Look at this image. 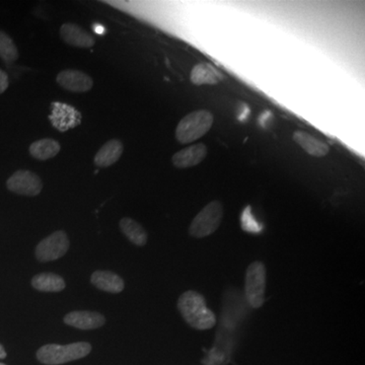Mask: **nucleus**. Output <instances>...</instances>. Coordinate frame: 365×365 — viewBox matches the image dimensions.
I'll return each instance as SVG.
<instances>
[{"label":"nucleus","mask_w":365,"mask_h":365,"mask_svg":"<svg viewBox=\"0 0 365 365\" xmlns=\"http://www.w3.org/2000/svg\"><path fill=\"white\" fill-rule=\"evenodd\" d=\"M178 309L186 323L196 330H209L216 325L215 313L208 309L203 295L194 290H188L179 297Z\"/></svg>","instance_id":"obj_1"},{"label":"nucleus","mask_w":365,"mask_h":365,"mask_svg":"<svg viewBox=\"0 0 365 365\" xmlns=\"http://www.w3.org/2000/svg\"><path fill=\"white\" fill-rule=\"evenodd\" d=\"M91 345L88 342H76L67 345L47 344L37 351V359L46 365H60L88 356Z\"/></svg>","instance_id":"obj_2"},{"label":"nucleus","mask_w":365,"mask_h":365,"mask_svg":"<svg viewBox=\"0 0 365 365\" xmlns=\"http://www.w3.org/2000/svg\"><path fill=\"white\" fill-rule=\"evenodd\" d=\"M215 123V116L207 110H198L186 115L176 128V138L180 143L188 144L207 134Z\"/></svg>","instance_id":"obj_3"},{"label":"nucleus","mask_w":365,"mask_h":365,"mask_svg":"<svg viewBox=\"0 0 365 365\" xmlns=\"http://www.w3.org/2000/svg\"><path fill=\"white\" fill-rule=\"evenodd\" d=\"M223 206L220 201H211L195 216L189 227V234L196 239L212 235L222 225Z\"/></svg>","instance_id":"obj_4"},{"label":"nucleus","mask_w":365,"mask_h":365,"mask_svg":"<svg viewBox=\"0 0 365 365\" xmlns=\"http://www.w3.org/2000/svg\"><path fill=\"white\" fill-rule=\"evenodd\" d=\"M266 267L262 262H253L246 271L245 292L250 307L259 309L265 302Z\"/></svg>","instance_id":"obj_5"},{"label":"nucleus","mask_w":365,"mask_h":365,"mask_svg":"<svg viewBox=\"0 0 365 365\" xmlns=\"http://www.w3.org/2000/svg\"><path fill=\"white\" fill-rule=\"evenodd\" d=\"M69 249V240L66 232L57 230L48 235L36 247V258L42 263L58 260L67 253Z\"/></svg>","instance_id":"obj_6"},{"label":"nucleus","mask_w":365,"mask_h":365,"mask_svg":"<svg viewBox=\"0 0 365 365\" xmlns=\"http://www.w3.org/2000/svg\"><path fill=\"white\" fill-rule=\"evenodd\" d=\"M9 191L23 196L35 197L43 190V182L40 177L31 170H20L14 173L6 181Z\"/></svg>","instance_id":"obj_7"},{"label":"nucleus","mask_w":365,"mask_h":365,"mask_svg":"<svg viewBox=\"0 0 365 365\" xmlns=\"http://www.w3.org/2000/svg\"><path fill=\"white\" fill-rule=\"evenodd\" d=\"M49 119L57 130L66 132L76 128L81 122V114L72 106L66 103L54 102Z\"/></svg>","instance_id":"obj_8"},{"label":"nucleus","mask_w":365,"mask_h":365,"mask_svg":"<svg viewBox=\"0 0 365 365\" xmlns=\"http://www.w3.org/2000/svg\"><path fill=\"white\" fill-rule=\"evenodd\" d=\"M56 81L64 90L72 93H86L93 86V78L85 72L76 69H66L59 72Z\"/></svg>","instance_id":"obj_9"},{"label":"nucleus","mask_w":365,"mask_h":365,"mask_svg":"<svg viewBox=\"0 0 365 365\" xmlns=\"http://www.w3.org/2000/svg\"><path fill=\"white\" fill-rule=\"evenodd\" d=\"M207 153L205 144H193L175 153L172 158V163L178 169H188L202 163L207 157Z\"/></svg>","instance_id":"obj_10"},{"label":"nucleus","mask_w":365,"mask_h":365,"mask_svg":"<svg viewBox=\"0 0 365 365\" xmlns=\"http://www.w3.org/2000/svg\"><path fill=\"white\" fill-rule=\"evenodd\" d=\"M63 321L66 325L79 330H95L105 325L106 318L96 312L76 311L67 314Z\"/></svg>","instance_id":"obj_11"},{"label":"nucleus","mask_w":365,"mask_h":365,"mask_svg":"<svg viewBox=\"0 0 365 365\" xmlns=\"http://www.w3.org/2000/svg\"><path fill=\"white\" fill-rule=\"evenodd\" d=\"M60 37L67 45L78 48H91L96 40L90 33L76 24L67 23L60 28Z\"/></svg>","instance_id":"obj_12"},{"label":"nucleus","mask_w":365,"mask_h":365,"mask_svg":"<svg viewBox=\"0 0 365 365\" xmlns=\"http://www.w3.org/2000/svg\"><path fill=\"white\" fill-rule=\"evenodd\" d=\"M123 151V143L118 139H112L100 148L93 158V163L98 168L111 167L120 160Z\"/></svg>","instance_id":"obj_13"},{"label":"nucleus","mask_w":365,"mask_h":365,"mask_svg":"<svg viewBox=\"0 0 365 365\" xmlns=\"http://www.w3.org/2000/svg\"><path fill=\"white\" fill-rule=\"evenodd\" d=\"M91 281L93 287L110 294H119L125 287L124 280L111 271H96L91 275Z\"/></svg>","instance_id":"obj_14"},{"label":"nucleus","mask_w":365,"mask_h":365,"mask_svg":"<svg viewBox=\"0 0 365 365\" xmlns=\"http://www.w3.org/2000/svg\"><path fill=\"white\" fill-rule=\"evenodd\" d=\"M294 143L299 144L300 148H302L309 155H313L316 158H323L329 155L330 153V146L319 140L316 137L307 133L304 131H295L294 133Z\"/></svg>","instance_id":"obj_15"},{"label":"nucleus","mask_w":365,"mask_h":365,"mask_svg":"<svg viewBox=\"0 0 365 365\" xmlns=\"http://www.w3.org/2000/svg\"><path fill=\"white\" fill-rule=\"evenodd\" d=\"M222 74L209 63H199L193 67L190 79L195 86L216 85L222 81Z\"/></svg>","instance_id":"obj_16"},{"label":"nucleus","mask_w":365,"mask_h":365,"mask_svg":"<svg viewBox=\"0 0 365 365\" xmlns=\"http://www.w3.org/2000/svg\"><path fill=\"white\" fill-rule=\"evenodd\" d=\"M32 287L38 292H59L66 288V281L54 273H40L34 276Z\"/></svg>","instance_id":"obj_17"},{"label":"nucleus","mask_w":365,"mask_h":365,"mask_svg":"<svg viewBox=\"0 0 365 365\" xmlns=\"http://www.w3.org/2000/svg\"><path fill=\"white\" fill-rule=\"evenodd\" d=\"M119 225L121 232L132 244L138 247L145 246L148 235L140 223L135 222L130 217H124L120 220Z\"/></svg>","instance_id":"obj_18"},{"label":"nucleus","mask_w":365,"mask_h":365,"mask_svg":"<svg viewBox=\"0 0 365 365\" xmlns=\"http://www.w3.org/2000/svg\"><path fill=\"white\" fill-rule=\"evenodd\" d=\"M61 146L57 140L51 138L40 139L30 145L29 151L35 160H47L58 155Z\"/></svg>","instance_id":"obj_19"},{"label":"nucleus","mask_w":365,"mask_h":365,"mask_svg":"<svg viewBox=\"0 0 365 365\" xmlns=\"http://www.w3.org/2000/svg\"><path fill=\"white\" fill-rule=\"evenodd\" d=\"M0 57L6 62H14L19 58L18 48L4 31H0Z\"/></svg>","instance_id":"obj_20"},{"label":"nucleus","mask_w":365,"mask_h":365,"mask_svg":"<svg viewBox=\"0 0 365 365\" xmlns=\"http://www.w3.org/2000/svg\"><path fill=\"white\" fill-rule=\"evenodd\" d=\"M242 225L245 230L250 232H254V234L255 232H259L261 230V227H259L258 223L255 222L253 217H252L250 207H247L246 210L242 212Z\"/></svg>","instance_id":"obj_21"},{"label":"nucleus","mask_w":365,"mask_h":365,"mask_svg":"<svg viewBox=\"0 0 365 365\" xmlns=\"http://www.w3.org/2000/svg\"><path fill=\"white\" fill-rule=\"evenodd\" d=\"M9 76H7V73L6 71H2V69H0V95L1 93H4V91L7 90V88H9Z\"/></svg>","instance_id":"obj_22"},{"label":"nucleus","mask_w":365,"mask_h":365,"mask_svg":"<svg viewBox=\"0 0 365 365\" xmlns=\"http://www.w3.org/2000/svg\"><path fill=\"white\" fill-rule=\"evenodd\" d=\"M7 354L6 349H4V345L0 344V359H6Z\"/></svg>","instance_id":"obj_23"},{"label":"nucleus","mask_w":365,"mask_h":365,"mask_svg":"<svg viewBox=\"0 0 365 365\" xmlns=\"http://www.w3.org/2000/svg\"><path fill=\"white\" fill-rule=\"evenodd\" d=\"M0 365H6V364H1V362H0Z\"/></svg>","instance_id":"obj_24"}]
</instances>
